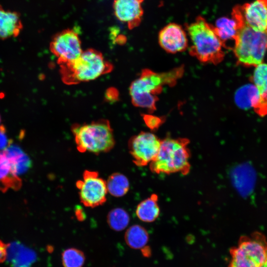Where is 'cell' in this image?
Masks as SVG:
<instances>
[{"label": "cell", "instance_id": "12", "mask_svg": "<svg viewBox=\"0 0 267 267\" xmlns=\"http://www.w3.org/2000/svg\"><path fill=\"white\" fill-rule=\"evenodd\" d=\"M144 0H114L113 8L116 17L126 24L129 29L137 27L143 14L142 3Z\"/></svg>", "mask_w": 267, "mask_h": 267}, {"label": "cell", "instance_id": "31", "mask_svg": "<svg viewBox=\"0 0 267 267\" xmlns=\"http://www.w3.org/2000/svg\"><path fill=\"white\" fill-rule=\"evenodd\" d=\"M261 267H267V257L264 264Z\"/></svg>", "mask_w": 267, "mask_h": 267}, {"label": "cell", "instance_id": "26", "mask_svg": "<svg viewBox=\"0 0 267 267\" xmlns=\"http://www.w3.org/2000/svg\"><path fill=\"white\" fill-rule=\"evenodd\" d=\"M143 118L146 126L151 130L158 129L162 123L161 118L152 115L145 114Z\"/></svg>", "mask_w": 267, "mask_h": 267}, {"label": "cell", "instance_id": "23", "mask_svg": "<svg viewBox=\"0 0 267 267\" xmlns=\"http://www.w3.org/2000/svg\"><path fill=\"white\" fill-rule=\"evenodd\" d=\"M127 212L120 208L111 210L107 216V222L110 227L115 231H121L126 228L130 222Z\"/></svg>", "mask_w": 267, "mask_h": 267}, {"label": "cell", "instance_id": "6", "mask_svg": "<svg viewBox=\"0 0 267 267\" xmlns=\"http://www.w3.org/2000/svg\"><path fill=\"white\" fill-rule=\"evenodd\" d=\"M267 47L266 32L255 30L245 23L238 30L233 50L238 64L256 67L263 63Z\"/></svg>", "mask_w": 267, "mask_h": 267}, {"label": "cell", "instance_id": "17", "mask_svg": "<svg viewBox=\"0 0 267 267\" xmlns=\"http://www.w3.org/2000/svg\"><path fill=\"white\" fill-rule=\"evenodd\" d=\"M21 180L13 171L8 158L2 151L0 152V190L5 192L9 189L17 190Z\"/></svg>", "mask_w": 267, "mask_h": 267}, {"label": "cell", "instance_id": "10", "mask_svg": "<svg viewBox=\"0 0 267 267\" xmlns=\"http://www.w3.org/2000/svg\"><path fill=\"white\" fill-rule=\"evenodd\" d=\"M161 140L150 132H141L129 140L128 147L133 162L137 166H145L154 160Z\"/></svg>", "mask_w": 267, "mask_h": 267}, {"label": "cell", "instance_id": "11", "mask_svg": "<svg viewBox=\"0 0 267 267\" xmlns=\"http://www.w3.org/2000/svg\"><path fill=\"white\" fill-rule=\"evenodd\" d=\"M158 42L166 52L176 53L184 51L188 46V41L183 29L178 24L171 23L159 33Z\"/></svg>", "mask_w": 267, "mask_h": 267}, {"label": "cell", "instance_id": "22", "mask_svg": "<svg viewBox=\"0 0 267 267\" xmlns=\"http://www.w3.org/2000/svg\"><path fill=\"white\" fill-rule=\"evenodd\" d=\"M106 182L108 192L113 196L122 197L129 190V181L122 174L115 173L111 174Z\"/></svg>", "mask_w": 267, "mask_h": 267}, {"label": "cell", "instance_id": "19", "mask_svg": "<svg viewBox=\"0 0 267 267\" xmlns=\"http://www.w3.org/2000/svg\"><path fill=\"white\" fill-rule=\"evenodd\" d=\"M242 25L231 16V18L222 17L213 26L214 31L221 40L226 45L228 40H235L239 28Z\"/></svg>", "mask_w": 267, "mask_h": 267}, {"label": "cell", "instance_id": "29", "mask_svg": "<svg viewBox=\"0 0 267 267\" xmlns=\"http://www.w3.org/2000/svg\"><path fill=\"white\" fill-rule=\"evenodd\" d=\"M118 92L114 88L109 89L106 93V98L109 101H114L118 98Z\"/></svg>", "mask_w": 267, "mask_h": 267}, {"label": "cell", "instance_id": "24", "mask_svg": "<svg viewBox=\"0 0 267 267\" xmlns=\"http://www.w3.org/2000/svg\"><path fill=\"white\" fill-rule=\"evenodd\" d=\"M257 94L254 85H247L239 88L235 94V101L237 106L241 108L252 107Z\"/></svg>", "mask_w": 267, "mask_h": 267}, {"label": "cell", "instance_id": "3", "mask_svg": "<svg viewBox=\"0 0 267 267\" xmlns=\"http://www.w3.org/2000/svg\"><path fill=\"white\" fill-rule=\"evenodd\" d=\"M60 67L61 79L68 85L95 80L110 72L113 67L100 52L92 48L83 51L77 59Z\"/></svg>", "mask_w": 267, "mask_h": 267}, {"label": "cell", "instance_id": "21", "mask_svg": "<svg viewBox=\"0 0 267 267\" xmlns=\"http://www.w3.org/2000/svg\"><path fill=\"white\" fill-rule=\"evenodd\" d=\"M149 239L147 231L140 225L130 226L126 231L125 240L131 248L142 250L146 247Z\"/></svg>", "mask_w": 267, "mask_h": 267}, {"label": "cell", "instance_id": "18", "mask_svg": "<svg viewBox=\"0 0 267 267\" xmlns=\"http://www.w3.org/2000/svg\"><path fill=\"white\" fill-rule=\"evenodd\" d=\"M2 151L17 175L25 173L31 166L30 159L19 147L9 145Z\"/></svg>", "mask_w": 267, "mask_h": 267}, {"label": "cell", "instance_id": "20", "mask_svg": "<svg viewBox=\"0 0 267 267\" xmlns=\"http://www.w3.org/2000/svg\"><path fill=\"white\" fill-rule=\"evenodd\" d=\"M157 201L158 196L153 194L139 203L136 209V214L138 219L147 222L155 221L160 214V208Z\"/></svg>", "mask_w": 267, "mask_h": 267}, {"label": "cell", "instance_id": "5", "mask_svg": "<svg viewBox=\"0 0 267 267\" xmlns=\"http://www.w3.org/2000/svg\"><path fill=\"white\" fill-rule=\"evenodd\" d=\"M78 150L94 154L107 152L114 146L113 130L109 121L100 119L72 128Z\"/></svg>", "mask_w": 267, "mask_h": 267}, {"label": "cell", "instance_id": "13", "mask_svg": "<svg viewBox=\"0 0 267 267\" xmlns=\"http://www.w3.org/2000/svg\"><path fill=\"white\" fill-rule=\"evenodd\" d=\"M245 23L255 30H267V0H255L241 6Z\"/></svg>", "mask_w": 267, "mask_h": 267}, {"label": "cell", "instance_id": "28", "mask_svg": "<svg viewBox=\"0 0 267 267\" xmlns=\"http://www.w3.org/2000/svg\"><path fill=\"white\" fill-rule=\"evenodd\" d=\"M8 244L0 240V263L6 260Z\"/></svg>", "mask_w": 267, "mask_h": 267}, {"label": "cell", "instance_id": "2", "mask_svg": "<svg viewBox=\"0 0 267 267\" xmlns=\"http://www.w3.org/2000/svg\"><path fill=\"white\" fill-rule=\"evenodd\" d=\"M185 29L190 39L189 52L191 56L202 63L214 65L223 60V48L227 46L205 18L198 16L193 22L186 25Z\"/></svg>", "mask_w": 267, "mask_h": 267}, {"label": "cell", "instance_id": "25", "mask_svg": "<svg viewBox=\"0 0 267 267\" xmlns=\"http://www.w3.org/2000/svg\"><path fill=\"white\" fill-rule=\"evenodd\" d=\"M64 267H82L85 262L84 253L76 248H68L62 253Z\"/></svg>", "mask_w": 267, "mask_h": 267}, {"label": "cell", "instance_id": "14", "mask_svg": "<svg viewBox=\"0 0 267 267\" xmlns=\"http://www.w3.org/2000/svg\"><path fill=\"white\" fill-rule=\"evenodd\" d=\"M257 90V95L252 108L259 116L267 115V63L255 67L251 79Z\"/></svg>", "mask_w": 267, "mask_h": 267}, {"label": "cell", "instance_id": "7", "mask_svg": "<svg viewBox=\"0 0 267 267\" xmlns=\"http://www.w3.org/2000/svg\"><path fill=\"white\" fill-rule=\"evenodd\" d=\"M229 252L228 267H261L267 257V240L258 232L242 236Z\"/></svg>", "mask_w": 267, "mask_h": 267}, {"label": "cell", "instance_id": "4", "mask_svg": "<svg viewBox=\"0 0 267 267\" xmlns=\"http://www.w3.org/2000/svg\"><path fill=\"white\" fill-rule=\"evenodd\" d=\"M189 143V140L186 138L166 137L161 140L157 155L149 164L151 171L157 174H187L190 169Z\"/></svg>", "mask_w": 267, "mask_h": 267}, {"label": "cell", "instance_id": "30", "mask_svg": "<svg viewBox=\"0 0 267 267\" xmlns=\"http://www.w3.org/2000/svg\"><path fill=\"white\" fill-rule=\"evenodd\" d=\"M76 215L78 219L80 221H83L84 220L85 217V214L83 213V211L82 209H77L76 211Z\"/></svg>", "mask_w": 267, "mask_h": 267}, {"label": "cell", "instance_id": "27", "mask_svg": "<svg viewBox=\"0 0 267 267\" xmlns=\"http://www.w3.org/2000/svg\"><path fill=\"white\" fill-rule=\"evenodd\" d=\"M10 141L5 134L4 127L0 126V151H2L10 145Z\"/></svg>", "mask_w": 267, "mask_h": 267}, {"label": "cell", "instance_id": "9", "mask_svg": "<svg viewBox=\"0 0 267 267\" xmlns=\"http://www.w3.org/2000/svg\"><path fill=\"white\" fill-rule=\"evenodd\" d=\"M49 48L57 57L59 65L76 60L83 52L79 34L71 29L56 34L50 42Z\"/></svg>", "mask_w": 267, "mask_h": 267}, {"label": "cell", "instance_id": "16", "mask_svg": "<svg viewBox=\"0 0 267 267\" xmlns=\"http://www.w3.org/2000/svg\"><path fill=\"white\" fill-rule=\"evenodd\" d=\"M6 259L10 267H31L36 260L32 250L16 242L8 244Z\"/></svg>", "mask_w": 267, "mask_h": 267}, {"label": "cell", "instance_id": "1", "mask_svg": "<svg viewBox=\"0 0 267 267\" xmlns=\"http://www.w3.org/2000/svg\"><path fill=\"white\" fill-rule=\"evenodd\" d=\"M183 72L184 67L182 66L162 73L143 69L130 87L132 103L136 107L146 109L150 113L153 112L156 109L158 95L164 87L174 86Z\"/></svg>", "mask_w": 267, "mask_h": 267}, {"label": "cell", "instance_id": "15", "mask_svg": "<svg viewBox=\"0 0 267 267\" xmlns=\"http://www.w3.org/2000/svg\"><path fill=\"white\" fill-rule=\"evenodd\" d=\"M22 29L23 24L19 14L6 10L0 4V39L16 37Z\"/></svg>", "mask_w": 267, "mask_h": 267}, {"label": "cell", "instance_id": "8", "mask_svg": "<svg viewBox=\"0 0 267 267\" xmlns=\"http://www.w3.org/2000/svg\"><path fill=\"white\" fill-rule=\"evenodd\" d=\"M83 178L76 184L79 190L81 203L86 207L90 208L103 204L106 201L108 192L106 182L100 178L95 171H85Z\"/></svg>", "mask_w": 267, "mask_h": 267}, {"label": "cell", "instance_id": "33", "mask_svg": "<svg viewBox=\"0 0 267 267\" xmlns=\"http://www.w3.org/2000/svg\"><path fill=\"white\" fill-rule=\"evenodd\" d=\"M266 33H267V31H266Z\"/></svg>", "mask_w": 267, "mask_h": 267}, {"label": "cell", "instance_id": "32", "mask_svg": "<svg viewBox=\"0 0 267 267\" xmlns=\"http://www.w3.org/2000/svg\"><path fill=\"white\" fill-rule=\"evenodd\" d=\"M0 122H1V119H0Z\"/></svg>", "mask_w": 267, "mask_h": 267}]
</instances>
